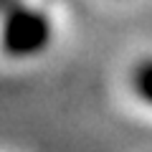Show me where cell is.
<instances>
[{"label": "cell", "instance_id": "6da1fadb", "mask_svg": "<svg viewBox=\"0 0 152 152\" xmlns=\"http://www.w3.org/2000/svg\"><path fill=\"white\" fill-rule=\"evenodd\" d=\"M53 41V23L38 5L15 3L3 18V51L18 61L41 56Z\"/></svg>", "mask_w": 152, "mask_h": 152}, {"label": "cell", "instance_id": "7a4b0ae2", "mask_svg": "<svg viewBox=\"0 0 152 152\" xmlns=\"http://www.w3.org/2000/svg\"><path fill=\"white\" fill-rule=\"evenodd\" d=\"M129 89L132 96L142 104V107L152 109V56L140 58L129 71Z\"/></svg>", "mask_w": 152, "mask_h": 152}]
</instances>
